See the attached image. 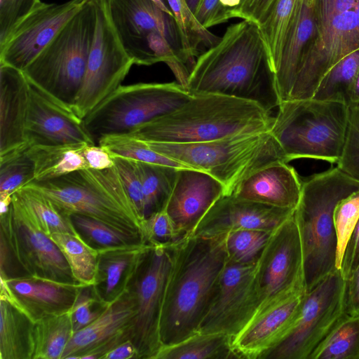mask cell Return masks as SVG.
Listing matches in <instances>:
<instances>
[{
    "label": "cell",
    "mask_w": 359,
    "mask_h": 359,
    "mask_svg": "<svg viewBox=\"0 0 359 359\" xmlns=\"http://www.w3.org/2000/svg\"><path fill=\"white\" fill-rule=\"evenodd\" d=\"M186 89L191 95L250 101L269 113L278 107L275 74L257 25L243 20L228 27L215 45L197 57Z\"/></svg>",
    "instance_id": "1"
},
{
    "label": "cell",
    "mask_w": 359,
    "mask_h": 359,
    "mask_svg": "<svg viewBox=\"0 0 359 359\" xmlns=\"http://www.w3.org/2000/svg\"><path fill=\"white\" fill-rule=\"evenodd\" d=\"M225 240L226 234L191 235L173 246L160 320L163 346L197 332L228 261Z\"/></svg>",
    "instance_id": "2"
},
{
    "label": "cell",
    "mask_w": 359,
    "mask_h": 359,
    "mask_svg": "<svg viewBox=\"0 0 359 359\" xmlns=\"http://www.w3.org/2000/svg\"><path fill=\"white\" fill-rule=\"evenodd\" d=\"M273 117L257 104L217 94H196L174 111L128 135L144 142L185 144L270 131Z\"/></svg>",
    "instance_id": "3"
},
{
    "label": "cell",
    "mask_w": 359,
    "mask_h": 359,
    "mask_svg": "<svg viewBox=\"0 0 359 359\" xmlns=\"http://www.w3.org/2000/svg\"><path fill=\"white\" fill-rule=\"evenodd\" d=\"M359 191V181L338 167L316 174L302 185L294 212L302 247L306 291L336 270V205Z\"/></svg>",
    "instance_id": "4"
},
{
    "label": "cell",
    "mask_w": 359,
    "mask_h": 359,
    "mask_svg": "<svg viewBox=\"0 0 359 359\" xmlns=\"http://www.w3.org/2000/svg\"><path fill=\"white\" fill-rule=\"evenodd\" d=\"M25 186L45 195L67 215H83L142 236L141 220L115 165L104 170L84 168Z\"/></svg>",
    "instance_id": "5"
},
{
    "label": "cell",
    "mask_w": 359,
    "mask_h": 359,
    "mask_svg": "<svg viewBox=\"0 0 359 359\" xmlns=\"http://www.w3.org/2000/svg\"><path fill=\"white\" fill-rule=\"evenodd\" d=\"M145 142L165 156L208 173L224 185L225 195L258 169L278 161L288 163L270 131L197 143Z\"/></svg>",
    "instance_id": "6"
},
{
    "label": "cell",
    "mask_w": 359,
    "mask_h": 359,
    "mask_svg": "<svg viewBox=\"0 0 359 359\" xmlns=\"http://www.w3.org/2000/svg\"><path fill=\"white\" fill-rule=\"evenodd\" d=\"M345 104L313 97L281 102L270 133L287 161L313 158L337 163L344 144L348 117Z\"/></svg>",
    "instance_id": "7"
},
{
    "label": "cell",
    "mask_w": 359,
    "mask_h": 359,
    "mask_svg": "<svg viewBox=\"0 0 359 359\" xmlns=\"http://www.w3.org/2000/svg\"><path fill=\"white\" fill-rule=\"evenodd\" d=\"M95 26V4L88 0L22 71L29 82L73 107L85 76Z\"/></svg>",
    "instance_id": "8"
},
{
    "label": "cell",
    "mask_w": 359,
    "mask_h": 359,
    "mask_svg": "<svg viewBox=\"0 0 359 359\" xmlns=\"http://www.w3.org/2000/svg\"><path fill=\"white\" fill-rule=\"evenodd\" d=\"M191 95L178 82L121 85L83 118V126L97 144L104 135L128 134L174 111Z\"/></svg>",
    "instance_id": "9"
},
{
    "label": "cell",
    "mask_w": 359,
    "mask_h": 359,
    "mask_svg": "<svg viewBox=\"0 0 359 359\" xmlns=\"http://www.w3.org/2000/svg\"><path fill=\"white\" fill-rule=\"evenodd\" d=\"M346 280L334 270L306 291L290 333L263 359H310L346 313Z\"/></svg>",
    "instance_id": "10"
},
{
    "label": "cell",
    "mask_w": 359,
    "mask_h": 359,
    "mask_svg": "<svg viewBox=\"0 0 359 359\" xmlns=\"http://www.w3.org/2000/svg\"><path fill=\"white\" fill-rule=\"evenodd\" d=\"M173 246L150 244L126 290L135 306L130 339L136 348L137 359H154L163 346L160 320Z\"/></svg>",
    "instance_id": "11"
},
{
    "label": "cell",
    "mask_w": 359,
    "mask_h": 359,
    "mask_svg": "<svg viewBox=\"0 0 359 359\" xmlns=\"http://www.w3.org/2000/svg\"><path fill=\"white\" fill-rule=\"evenodd\" d=\"M96 26L85 76L73 109L82 119L121 86L135 64L113 23L109 0H94Z\"/></svg>",
    "instance_id": "12"
},
{
    "label": "cell",
    "mask_w": 359,
    "mask_h": 359,
    "mask_svg": "<svg viewBox=\"0 0 359 359\" xmlns=\"http://www.w3.org/2000/svg\"><path fill=\"white\" fill-rule=\"evenodd\" d=\"M317 34L302 55L289 100L311 98L323 76L344 57L359 49L354 9L329 17L317 15Z\"/></svg>",
    "instance_id": "13"
},
{
    "label": "cell",
    "mask_w": 359,
    "mask_h": 359,
    "mask_svg": "<svg viewBox=\"0 0 359 359\" xmlns=\"http://www.w3.org/2000/svg\"><path fill=\"white\" fill-rule=\"evenodd\" d=\"M255 279L259 306L255 315L283 297L306 290L302 242L294 214L271 233L255 264Z\"/></svg>",
    "instance_id": "14"
},
{
    "label": "cell",
    "mask_w": 359,
    "mask_h": 359,
    "mask_svg": "<svg viewBox=\"0 0 359 359\" xmlns=\"http://www.w3.org/2000/svg\"><path fill=\"white\" fill-rule=\"evenodd\" d=\"M255 264L227 261L197 332L234 337L252 320L259 306Z\"/></svg>",
    "instance_id": "15"
},
{
    "label": "cell",
    "mask_w": 359,
    "mask_h": 359,
    "mask_svg": "<svg viewBox=\"0 0 359 359\" xmlns=\"http://www.w3.org/2000/svg\"><path fill=\"white\" fill-rule=\"evenodd\" d=\"M0 224L27 276L79 283L57 245L36 227L15 194L8 211L0 215Z\"/></svg>",
    "instance_id": "16"
},
{
    "label": "cell",
    "mask_w": 359,
    "mask_h": 359,
    "mask_svg": "<svg viewBox=\"0 0 359 359\" xmlns=\"http://www.w3.org/2000/svg\"><path fill=\"white\" fill-rule=\"evenodd\" d=\"M87 1L42 2L13 29L0 47V63L23 71Z\"/></svg>",
    "instance_id": "17"
},
{
    "label": "cell",
    "mask_w": 359,
    "mask_h": 359,
    "mask_svg": "<svg viewBox=\"0 0 359 359\" xmlns=\"http://www.w3.org/2000/svg\"><path fill=\"white\" fill-rule=\"evenodd\" d=\"M111 17L128 55L135 64L147 35L156 32L164 36L187 65L180 31L172 16L151 0H109Z\"/></svg>",
    "instance_id": "18"
},
{
    "label": "cell",
    "mask_w": 359,
    "mask_h": 359,
    "mask_svg": "<svg viewBox=\"0 0 359 359\" xmlns=\"http://www.w3.org/2000/svg\"><path fill=\"white\" fill-rule=\"evenodd\" d=\"M29 104L26 126L28 147L36 144H95L83 119L73 107L29 82Z\"/></svg>",
    "instance_id": "19"
},
{
    "label": "cell",
    "mask_w": 359,
    "mask_h": 359,
    "mask_svg": "<svg viewBox=\"0 0 359 359\" xmlns=\"http://www.w3.org/2000/svg\"><path fill=\"white\" fill-rule=\"evenodd\" d=\"M305 292V289L298 290L255 315L232 339L238 358L263 359L278 345L294 328Z\"/></svg>",
    "instance_id": "20"
},
{
    "label": "cell",
    "mask_w": 359,
    "mask_h": 359,
    "mask_svg": "<svg viewBox=\"0 0 359 359\" xmlns=\"http://www.w3.org/2000/svg\"><path fill=\"white\" fill-rule=\"evenodd\" d=\"M294 212L232 194L223 195L203 216L192 235L211 238L240 229L273 231Z\"/></svg>",
    "instance_id": "21"
},
{
    "label": "cell",
    "mask_w": 359,
    "mask_h": 359,
    "mask_svg": "<svg viewBox=\"0 0 359 359\" xmlns=\"http://www.w3.org/2000/svg\"><path fill=\"white\" fill-rule=\"evenodd\" d=\"M226 194L224 185L208 173L180 168L165 211L186 237L191 236L211 206Z\"/></svg>",
    "instance_id": "22"
},
{
    "label": "cell",
    "mask_w": 359,
    "mask_h": 359,
    "mask_svg": "<svg viewBox=\"0 0 359 359\" xmlns=\"http://www.w3.org/2000/svg\"><path fill=\"white\" fill-rule=\"evenodd\" d=\"M83 284H72L27 276L1 279V294L34 323L69 312Z\"/></svg>",
    "instance_id": "23"
},
{
    "label": "cell",
    "mask_w": 359,
    "mask_h": 359,
    "mask_svg": "<svg viewBox=\"0 0 359 359\" xmlns=\"http://www.w3.org/2000/svg\"><path fill=\"white\" fill-rule=\"evenodd\" d=\"M29 82L24 72L0 63V158L24 151Z\"/></svg>",
    "instance_id": "24"
},
{
    "label": "cell",
    "mask_w": 359,
    "mask_h": 359,
    "mask_svg": "<svg viewBox=\"0 0 359 359\" xmlns=\"http://www.w3.org/2000/svg\"><path fill=\"white\" fill-rule=\"evenodd\" d=\"M302 185L295 170L286 162L278 161L250 174L231 194L274 207L295 210Z\"/></svg>",
    "instance_id": "25"
},
{
    "label": "cell",
    "mask_w": 359,
    "mask_h": 359,
    "mask_svg": "<svg viewBox=\"0 0 359 359\" xmlns=\"http://www.w3.org/2000/svg\"><path fill=\"white\" fill-rule=\"evenodd\" d=\"M317 32L316 0H298L275 73L280 102L290 99L302 55Z\"/></svg>",
    "instance_id": "26"
},
{
    "label": "cell",
    "mask_w": 359,
    "mask_h": 359,
    "mask_svg": "<svg viewBox=\"0 0 359 359\" xmlns=\"http://www.w3.org/2000/svg\"><path fill=\"white\" fill-rule=\"evenodd\" d=\"M149 245L146 243H140L98 251L93 287L96 296L107 306L126 291Z\"/></svg>",
    "instance_id": "27"
},
{
    "label": "cell",
    "mask_w": 359,
    "mask_h": 359,
    "mask_svg": "<svg viewBox=\"0 0 359 359\" xmlns=\"http://www.w3.org/2000/svg\"><path fill=\"white\" fill-rule=\"evenodd\" d=\"M135 315L131 294L126 290L95 320L74 332L61 359H79L88 350L123 331L130 330Z\"/></svg>",
    "instance_id": "28"
},
{
    "label": "cell",
    "mask_w": 359,
    "mask_h": 359,
    "mask_svg": "<svg viewBox=\"0 0 359 359\" xmlns=\"http://www.w3.org/2000/svg\"><path fill=\"white\" fill-rule=\"evenodd\" d=\"M35 323L0 296V359H33Z\"/></svg>",
    "instance_id": "29"
},
{
    "label": "cell",
    "mask_w": 359,
    "mask_h": 359,
    "mask_svg": "<svg viewBox=\"0 0 359 359\" xmlns=\"http://www.w3.org/2000/svg\"><path fill=\"white\" fill-rule=\"evenodd\" d=\"M87 144H36L28 147L27 153L33 162L34 181L49 180L88 168L83 154V149Z\"/></svg>",
    "instance_id": "30"
},
{
    "label": "cell",
    "mask_w": 359,
    "mask_h": 359,
    "mask_svg": "<svg viewBox=\"0 0 359 359\" xmlns=\"http://www.w3.org/2000/svg\"><path fill=\"white\" fill-rule=\"evenodd\" d=\"M232 339L223 333L196 332L178 343L162 346L154 359L238 358Z\"/></svg>",
    "instance_id": "31"
},
{
    "label": "cell",
    "mask_w": 359,
    "mask_h": 359,
    "mask_svg": "<svg viewBox=\"0 0 359 359\" xmlns=\"http://www.w3.org/2000/svg\"><path fill=\"white\" fill-rule=\"evenodd\" d=\"M15 195L22 203L30 220L48 236L54 233L76 235L69 215L62 212L48 197L27 186L17 190Z\"/></svg>",
    "instance_id": "32"
},
{
    "label": "cell",
    "mask_w": 359,
    "mask_h": 359,
    "mask_svg": "<svg viewBox=\"0 0 359 359\" xmlns=\"http://www.w3.org/2000/svg\"><path fill=\"white\" fill-rule=\"evenodd\" d=\"M298 0H276L262 22L257 26L275 74Z\"/></svg>",
    "instance_id": "33"
},
{
    "label": "cell",
    "mask_w": 359,
    "mask_h": 359,
    "mask_svg": "<svg viewBox=\"0 0 359 359\" xmlns=\"http://www.w3.org/2000/svg\"><path fill=\"white\" fill-rule=\"evenodd\" d=\"M73 334L69 311L36 322L33 359H61Z\"/></svg>",
    "instance_id": "34"
},
{
    "label": "cell",
    "mask_w": 359,
    "mask_h": 359,
    "mask_svg": "<svg viewBox=\"0 0 359 359\" xmlns=\"http://www.w3.org/2000/svg\"><path fill=\"white\" fill-rule=\"evenodd\" d=\"M358 72L359 49L344 57L323 76L312 97L348 106Z\"/></svg>",
    "instance_id": "35"
},
{
    "label": "cell",
    "mask_w": 359,
    "mask_h": 359,
    "mask_svg": "<svg viewBox=\"0 0 359 359\" xmlns=\"http://www.w3.org/2000/svg\"><path fill=\"white\" fill-rule=\"evenodd\" d=\"M138 164L146 219L151 214L165 209L180 168L140 161Z\"/></svg>",
    "instance_id": "36"
},
{
    "label": "cell",
    "mask_w": 359,
    "mask_h": 359,
    "mask_svg": "<svg viewBox=\"0 0 359 359\" xmlns=\"http://www.w3.org/2000/svg\"><path fill=\"white\" fill-rule=\"evenodd\" d=\"M69 217L78 236L97 251L146 243L141 235L123 231L98 219L76 213L70 214Z\"/></svg>",
    "instance_id": "37"
},
{
    "label": "cell",
    "mask_w": 359,
    "mask_h": 359,
    "mask_svg": "<svg viewBox=\"0 0 359 359\" xmlns=\"http://www.w3.org/2000/svg\"><path fill=\"white\" fill-rule=\"evenodd\" d=\"M310 359H359V316L346 313Z\"/></svg>",
    "instance_id": "38"
},
{
    "label": "cell",
    "mask_w": 359,
    "mask_h": 359,
    "mask_svg": "<svg viewBox=\"0 0 359 359\" xmlns=\"http://www.w3.org/2000/svg\"><path fill=\"white\" fill-rule=\"evenodd\" d=\"M57 245L80 284L93 285L95 281L98 251L85 243L78 236L68 233H54L49 236Z\"/></svg>",
    "instance_id": "39"
},
{
    "label": "cell",
    "mask_w": 359,
    "mask_h": 359,
    "mask_svg": "<svg viewBox=\"0 0 359 359\" xmlns=\"http://www.w3.org/2000/svg\"><path fill=\"white\" fill-rule=\"evenodd\" d=\"M97 144L107 150L112 156H118L140 162L163 165L176 168H191L155 151L145 142L128 134L104 135L98 140Z\"/></svg>",
    "instance_id": "40"
},
{
    "label": "cell",
    "mask_w": 359,
    "mask_h": 359,
    "mask_svg": "<svg viewBox=\"0 0 359 359\" xmlns=\"http://www.w3.org/2000/svg\"><path fill=\"white\" fill-rule=\"evenodd\" d=\"M177 22L184 52L192 64L198 55V46L205 43L210 47L220 38L203 28L194 18L184 0H166Z\"/></svg>",
    "instance_id": "41"
},
{
    "label": "cell",
    "mask_w": 359,
    "mask_h": 359,
    "mask_svg": "<svg viewBox=\"0 0 359 359\" xmlns=\"http://www.w3.org/2000/svg\"><path fill=\"white\" fill-rule=\"evenodd\" d=\"M273 231L240 229L226 234L228 261L241 264H255Z\"/></svg>",
    "instance_id": "42"
},
{
    "label": "cell",
    "mask_w": 359,
    "mask_h": 359,
    "mask_svg": "<svg viewBox=\"0 0 359 359\" xmlns=\"http://www.w3.org/2000/svg\"><path fill=\"white\" fill-rule=\"evenodd\" d=\"M34 180L33 162L27 149L0 158V196H11Z\"/></svg>",
    "instance_id": "43"
},
{
    "label": "cell",
    "mask_w": 359,
    "mask_h": 359,
    "mask_svg": "<svg viewBox=\"0 0 359 359\" xmlns=\"http://www.w3.org/2000/svg\"><path fill=\"white\" fill-rule=\"evenodd\" d=\"M359 220V191L336 205L333 222L337 237L336 269L340 270L346 243Z\"/></svg>",
    "instance_id": "44"
},
{
    "label": "cell",
    "mask_w": 359,
    "mask_h": 359,
    "mask_svg": "<svg viewBox=\"0 0 359 359\" xmlns=\"http://www.w3.org/2000/svg\"><path fill=\"white\" fill-rule=\"evenodd\" d=\"M337 164L341 171L359 181V104L348 107L344 144Z\"/></svg>",
    "instance_id": "45"
},
{
    "label": "cell",
    "mask_w": 359,
    "mask_h": 359,
    "mask_svg": "<svg viewBox=\"0 0 359 359\" xmlns=\"http://www.w3.org/2000/svg\"><path fill=\"white\" fill-rule=\"evenodd\" d=\"M144 241L151 245H175L186 238L165 210L151 214L142 222Z\"/></svg>",
    "instance_id": "46"
},
{
    "label": "cell",
    "mask_w": 359,
    "mask_h": 359,
    "mask_svg": "<svg viewBox=\"0 0 359 359\" xmlns=\"http://www.w3.org/2000/svg\"><path fill=\"white\" fill-rule=\"evenodd\" d=\"M107 307L96 296L93 285H81L69 311L74 332L91 323Z\"/></svg>",
    "instance_id": "47"
},
{
    "label": "cell",
    "mask_w": 359,
    "mask_h": 359,
    "mask_svg": "<svg viewBox=\"0 0 359 359\" xmlns=\"http://www.w3.org/2000/svg\"><path fill=\"white\" fill-rule=\"evenodd\" d=\"M113 158L114 165L142 223L145 219V208L138 161L118 156Z\"/></svg>",
    "instance_id": "48"
},
{
    "label": "cell",
    "mask_w": 359,
    "mask_h": 359,
    "mask_svg": "<svg viewBox=\"0 0 359 359\" xmlns=\"http://www.w3.org/2000/svg\"><path fill=\"white\" fill-rule=\"evenodd\" d=\"M42 2L41 0H0V47L13 29Z\"/></svg>",
    "instance_id": "49"
},
{
    "label": "cell",
    "mask_w": 359,
    "mask_h": 359,
    "mask_svg": "<svg viewBox=\"0 0 359 359\" xmlns=\"http://www.w3.org/2000/svg\"><path fill=\"white\" fill-rule=\"evenodd\" d=\"M194 15L198 24L206 29L231 18L230 12L220 0H200Z\"/></svg>",
    "instance_id": "50"
},
{
    "label": "cell",
    "mask_w": 359,
    "mask_h": 359,
    "mask_svg": "<svg viewBox=\"0 0 359 359\" xmlns=\"http://www.w3.org/2000/svg\"><path fill=\"white\" fill-rule=\"evenodd\" d=\"M276 0H242L234 12L233 18H242L259 26L266 16Z\"/></svg>",
    "instance_id": "51"
},
{
    "label": "cell",
    "mask_w": 359,
    "mask_h": 359,
    "mask_svg": "<svg viewBox=\"0 0 359 359\" xmlns=\"http://www.w3.org/2000/svg\"><path fill=\"white\" fill-rule=\"evenodd\" d=\"M359 265V220L349 238L344 252L340 272L346 280Z\"/></svg>",
    "instance_id": "52"
},
{
    "label": "cell",
    "mask_w": 359,
    "mask_h": 359,
    "mask_svg": "<svg viewBox=\"0 0 359 359\" xmlns=\"http://www.w3.org/2000/svg\"><path fill=\"white\" fill-rule=\"evenodd\" d=\"M83 154L88 168L104 170L114 166L111 154L99 144H87L83 149Z\"/></svg>",
    "instance_id": "53"
},
{
    "label": "cell",
    "mask_w": 359,
    "mask_h": 359,
    "mask_svg": "<svg viewBox=\"0 0 359 359\" xmlns=\"http://www.w3.org/2000/svg\"><path fill=\"white\" fill-rule=\"evenodd\" d=\"M346 312L359 316V265L346 280Z\"/></svg>",
    "instance_id": "54"
},
{
    "label": "cell",
    "mask_w": 359,
    "mask_h": 359,
    "mask_svg": "<svg viewBox=\"0 0 359 359\" xmlns=\"http://www.w3.org/2000/svg\"><path fill=\"white\" fill-rule=\"evenodd\" d=\"M130 330L120 332L84 353L79 359H102L103 356L121 342L130 339Z\"/></svg>",
    "instance_id": "55"
},
{
    "label": "cell",
    "mask_w": 359,
    "mask_h": 359,
    "mask_svg": "<svg viewBox=\"0 0 359 359\" xmlns=\"http://www.w3.org/2000/svg\"><path fill=\"white\" fill-rule=\"evenodd\" d=\"M137 359V352L136 348L130 339H127L107 353L102 359Z\"/></svg>",
    "instance_id": "56"
},
{
    "label": "cell",
    "mask_w": 359,
    "mask_h": 359,
    "mask_svg": "<svg viewBox=\"0 0 359 359\" xmlns=\"http://www.w3.org/2000/svg\"><path fill=\"white\" fill-rule=\"evenodd\" d=\"M222 5L230 12L231 18H233L234 12L240 6L242 0H220Z\"/></svg>",
    "instance_id": "57"
},
{
    "label": "cell",
    "mask_w": 359,
    "mask_h": 359,
    "mask_svg": "<svg viewBox=\"0 0 359 359\" xmlns=\"http://www.w3.org/2000/svg\"><path fill=\"white\" fill-rule=\"evenodd\" d=\"M359 104V72L357 74L353 90L351 94V103L349 105L351 104ZM348 105V106H349Z\"/></svg>",
    "instance_id": "58"
},
{
    "label": "cell",
    "mask_w": 359,
    "mask_h": 359,
    "mask_svg": "<svg viewBox=\"0 0 359 359\" xmlns=\"http://www.w3.org/2000/svg\"><path fill=\"white\" fill-rule=\"evenodd\" d=\"M153 3H154L158 8H160L162 11L165 12L166 13L174 16L172 12L171 11L168 4H167L165 0H151Z\"/></svg>",
    "instance_id": "59"
},
{
    "label": "cell",
    "mask_w": 359,
    "mask_h": 359,
    "mask_svg": "<svg viewBox=\"0 0 359 359\" xmlns=\"http://www.w3.org/2000/svg\"><path fill=\"white\" fill-rule=\"evenodd\" d=\"M191 12L194 14L200 0H184Z\"/></svg>",
    "instance_id": "60"
},
{
    "label": "cell",
    "mask_w": 359,
    "mask_h": 359,
    "mask_svg": "<svg viewBox=\"0 0 359 359\" xmlns=\"http://www.w3.org/2000/svg\"><path fill=\"white\" fill-rule=\"evenodd\" d=\"M354 11H355L356 16H357L358 26L359 28V0H358V2L354 8Z\"/></svg>",
    "instance_id": "61"
},
{
    "label": "cell",
    "mask_w": 359,
    "mask_h": 359,
    "mask_svg": "<svg viewBox=\"0 0 359 359\" xmlns=\"http://www.w3.org/2000/svg\"><path fill=\"white\" fill-rule=\"evenodd\" d=\"M165 1H166V0H165ZM166 2H167V1H166ZM167 4H168V3H167Z\"/></svg>",
    "instance_id": "62"
}]
</instances>
